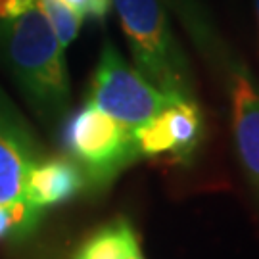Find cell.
<instances>
[{"mask_svg":"<svg viewBox=\"0 0 259 259\" xmlns=\"http://www.w3.org/2000/svg\"><path fill=\"white\" fill-rule=\"evenodd\" d=\"M37 6L45 14L48 23L54 29L56 37L62 42V47H69L79 35L81 27V16L73 12L62 0H37Z\"/></svg>","mask_w":259,"mask_h":259,"instance_id":"cell-10","label":"cell"},{"mask_svg":"<svg viewBox=\"0 0 259 259\" xmlns=\"http://www.w3.org/2000/svg\"><path fill=\"white\" fill-rule=\"evenodd\" d=\"M35 4H37V0H0V19L14 18Z\"/></svg>","mask_w":259,"mask_h":259,"instance_id":"cell-13","label":"cell"},{"mask_svg":"<svg viewBox=\"0 0 259 259\" xmlns=\"http://www.w3.org/2000/svg\"><path fill=\"white\" fill-rule=\"evenodd\" d=\"M229 96L236 154L259 202V87L244 65H232Z\"/></svg>","mask_w":259,"mask_h":259,"instance_id":"cell-7","label":"cell"},{"mask_svg":"<svg viewBox=\"0 0 259 259\" xmlns=\"http://www.w3.org/2000/svg\"><path fill=\"white\" fill-rule=\"evenodd\" d=\"M71 259H144L129 221L113 219L94 231Z\"/></svg>","mask_w":259,"mask_h":259,"instance_id":"cell-9","label":"cell"},{"mask_svg":"<svg viewBox=\"0 0 259 259\" xmlns=\"http://www.w3.org/2000/svg\"><path fill=\"white\" fill-rule=\"evenodd\" d=\"M173 100L175 98L161 93L137 67L127 64L113 45L104 47L89 93L93 106L127 129L137 131Z\"/></svg>","mask_w":259,"mask_h":259,"instance_id":"cell-4","label":"cell"},{"mask_svg":"<svg viewBox=\"0 0 259 259\" xmlns=\"http://www.w3.org/2000/svg\"><path fill=\"white\" fill-rule=\"evenodd\" d=\"M40 157L35 135L0 91V205L42 217L25 200L27 177Z\"/></svg>","mask_w":259,"mask_h":259,"instance_id":"cell-5","label":"cell"},{"mask_svg":"<svg viewBox=\"0 0 259 259\" xmlns=\"http://www.w3.org/2000/svg\"><path fill=\"white\" fill-rule=\"evenodd\" d=\"M38 217L14 207L0 205V240L12 236H25L37 227Z\"/></svg>","mask_w":259,"mask_h":259,"instance_id":"cell-11","label":"cell"},{"mask_svg":"<svg viewBox=\"0 0 259 259\" xmlns=\"http://www.w3.org/2000/svg\"><path fill=\"white\" fill-rule=\"evenodd\" d=\"M69 8L77 12L81 18L84 16H94V18H102L108 12L110 0H62Z\"/></svg>","mask_w":259,"mask_h":259,"instance_id":"cell-12","label":"cell"},{"mask_svg":"<svg viewBox=\"0 0 259 259\" xmlns=\"http://www.w3.org/2000/svg\"><path fill=\"white\" fill-rule=\"evenodd\" d=\"M202 133L200 110L194 98H175L161 113L135 131L139 156H165L186 159L198 146Z\"/></svg>","mask_w":259,"mask_h":259,"instance_id":"cell-6","label":"cell"},{"mask_svg":"<svg viewBox=\"0 0 259 259\" xmlns=\"http://www.w3.org/2000/svg\"><path fill=\"white\" fill-rule=\"evenodd\" d=\"M117 10L137 69L171 98H192L185 56L169 29L159 0H111Z\"/></svg>","mask_w":259,"mask_h":259,"instance_id":"cell-2","label":"cell"},{"mask_svg":"<svg viewBox=\"0 0 259 259\" xmlns=\"http://www.w3.org/2000/svg\"><path fill=\"white\" fill-rule=\"evenodd\" d=\"M87 185L81 167L64 157H40L31 169L25 186V200L35 211L69 202Z\"/></svg>","mask_w":259,"mask_h":259,"instance_id":"cell-8","label":"cell"},{"mask_svg":"<svg viewBox=\"0 0 259 259\" xmlns=\"http://www.w3.org/2000/svg\"><path fill=\"white\" fill-rule=\"evenodd\" d=\"M0 50L31 108L47 121L64 117L69 108L64 47L37 4L0 19Z\"/></svg>","mask_w":259,"mask_h":259,"instance_id":"cell-1","label":"cell"},{"mask_svg":"<svg viewBox=\"0 0 259 259\" xmlns=\"http://www.w3.org/2000/svg\"><path fill=\"white\" fill-rule=\"evenodd\" d=\"M65 144L84 179L106 186L117 173L139 159L135 131L87 102L67 123Z\"/></svg>","mask_w":259,"mask_h":259,"instance_id":"cell-3","label":"cell"},{"mask_svg":"<svg viewBox=\"0 0 259 259\" xmlns=\"http://www.w3.org/2000/svg\"><path fill=\"white\" fill-rule=\"evenodd\" d=\"M253 4H255V14H257V21H259V0H253Z\"/></svg>","mask_w":259,"mask_h":259,"instance_id":"cell-14","label":"cell"}]
</instances>
